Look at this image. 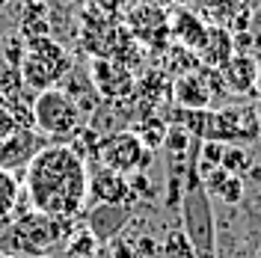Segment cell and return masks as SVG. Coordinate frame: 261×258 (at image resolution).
Returning a JSON list of instances; mask_svg holds the SVG:
<instances>
[{
	"label": "cell",
	"mask_w": 261,
	"mask_h": 258,
	"mask_svg": "<svg viewBox=\"0 0 261 258\" xmlns=\"http://www.w3.org/2000/svg\"><path fill=\"white\" fill-rule=\"evenodd\" d=\"M137 255L140 258H158L161 255V243L154 241V238H148V235H140V238H137Z\"/></svg>",
	"instance_id": "cell-21"
},
{
	"label": "cell",
	"mask_w": 261,
	"mask_h": 258,
	"mask_svg": "<svg viewBox=\"0 0 261 258\" xmlns=\"http://www.w3.org/2000/svg\"><path fill=\"white\" fill-rule=\"evenodd\" d=\"M45 143H48V137L39 134V131H33V128L12 131L9 137L0 140V169H6V172L27 169V163L36 158V151Z\"/></svg>",
	"instance_id": "cell-7"
},
{
	"label": "cell",
	"mask_w": 261,
	"mask_h": 258,
	"mask_svg": "<svg viewBox=\"0 0 261 258\" xmlns=\"http://www.w3.org/2000/svg\"><path fill=\"white\" fill-rule=\"evenodd\" d=\"M33 258H54V255H48V252H45V255H33Z\"/></svg>",
	"instance_id": "cell-27"
},
{
	"label": "cell",
	"mask_w": 261,
	"mask_h": 258,
	"mask_svg": "<svg viewBox=\"0 0 261 258\" xmlns=\"http://www.w3.org/2000/svg\"><path fill=\"white\" fill-rule=\"evenodd\" d=\"M199 122H202L199 131L205 140H217L226 145H249L261 137V116L249 104H234V107L202 113Z\"/></svg>",
	"instance_id": "cell-5"
},
{
	"label": "cell",
	"mask_w": 261,
	"mask_h": 258,
	"mask_svg": "<svg viewBox=\"0 0 261 258\" xmlns=\"http://www.w3.org/2000/svg\"><path fill=\"white\" fill-rule=\"evenodd\" d=\"M255 258H261V252H258V255H255Z\"/></svg>",
	"instance_id": "cell-30"
},
{
	"label": "cell",
	"mask_w": 261,
	"mask_h": 258,
	"mask_svg": "<svg viewBox=\"0 0 261 258\" xmlns=\"http://www.w3.org/2000/svg\"><path fill=\"white\" fill-rule=\"evenodd\" d=\"M95 3L104 9V12H116V9H122V0H95Z\"/></svg>",
	"instance_id": "cell-23"
},
{
	"label": "cell",
	"mask_w": 261,
	"mask_h": 258,
	"mask_svg": "<svg viewBox=\"0 0 261 258\" xmlns=\"http://www.w3.org/2000/svg\"><path fill=\"white\" fill-rule=\"evenodd\" d=\"M89 166L68 143H45L24 169L30 205L54 220H74L89 202Z\"/></svg>",
	"instance_id": "cell-1"
},
{
	"label": "cell",
	"mask_w": 261,
	"mask_h": 258,
	"mask_svg": "<svg viewBox=\"0 0 261 258\" xmlns=\"http://www.w3.org/2000/svg\"><path fill=\"white\" fill-rule=\"evenodd\" d=\"M128 226V205H95L86 217V228L101 243H110Z\"/></svg>",
	"instance_id": "cell-10"
},
{
	"label": "cell",
	"mask_w": 261,
	"mask_h": 258,
	"mask_svg": "<svg viewBox=\"0 0 261 258\" xmlns=\"http://www.w3.org/2000/svg\"><path fill=\"white\" fill-rule=\"evenodd\" d=\"M137 137L143 140L146 148L158 151V148L163 145V140H166V125H163L161 119H148V122H143V125L137 128Z\"/></svg>",
	"instance_id": "cell-18"
},
{
	"label": "cell",
	"mask_w": 261,
	"mask_h": 258,
	"mask_svg": "<svg viewBox=\"0 0 261 258\" xmlns=\"http://www.w3.org/2000/svg\"><path fill=\"white\" fill-rule=\"evenodd\" d=\"M196 54H199V60L208 65V68L220 71V68L234 57V39H231V33L223 30V27H208L202 45L196 48Z\"/></svg>",
	"instance_id": "cell-11"
},
{
	"label": "cell",
	"mask_w": 261,
	"mask_h": 258,
	"mask_svg": "<svg viewBox=\"0 0 261 258\" xmlns=\"http://www.w3.org/2000/svg\"><path fill=\"white\" fill-rule=\"evenodd\" d=\"M71 220H54L42 211H21L12 220L3 223V231H0V249L9 252V255H45L50 252L57 243H63L68 235H71Z\"/></svg>",
	"instance_id": "cell-2"
},
{
	"label": "cell",
	"mask_w": 261,
	"mask_h": 258,
	"mask_svg": "<svg viewBox=\"0 0 261 258\" xmlns=\"http://www.w3.org/2000/svg\"><path fill=\"white\" fill-rule=\"evenodd\" d=\"M98 166H107L122 175H134V172H146L151 163V148L143 145L137 137V131H113L107 137L98 140L95 148Z\"/></svg>",
	"instance_id": "cell-6"
},
{
	"label": "cell",
	"mask_w": 261,
	"mask_h": 258,
	"mask_svg": "<svg viewBox=\"0 0 261 258\" xmlns=\"http://www.w3.org/2000/svg\"><path fill=\"white\" fill-rule=\"evenodd\" d=\"M0 231H3V223H0Z\"/></svg>",
	"instance_id": "cell-29"
},
{
	"label": "cell",
	"mask_w": 261,
	"mask_h": 258,
	"mask_svg": "<svg viewBox=\"0 0 261 258\" xmlns=\"http://www.w3.org/2000/svg\"><path fill=\"white\" fill-rule=\"evenodd\" d=\"M175 101L187 110H205L211 104V83L205 74H187L175 83Z\"/></svg>",
	"instance_id": "cell-12"
},
{
	"label": "cell",
	"mask_w": 261,
	"mask_h": 258,
	"mask_svg": "<svg viewBox=\"0 0 261 258\" xmlns=\"http://www.w3.org/2000/svg\"><path fill=\"white\" fill-rule=\"evenodd\" d=\"M110 255L113 258H140L137 255V238H130L125 231H119L110 241Z\"/></svg>",
	"instance_id": "cell-20"
},
{
	"label": "cell",
	"mask_w": 261,
	"mask_h": 258,
	"mask_svg": "<svg viewBox=\"0 0 261 258\" xmlns=\"http://www.w3.org/2000/svg\"><path fill=\"white\" fill-rule=\"evenodd\" d=\"M134 3H143V6H163V9H172L175 0H134Z\"/></svg>",
	"instance_id": "cell-22"
},
{
	"label": "cell",
	"mask_w": 261,
	"mask_h": 258,
	"mask_svg": "<svg viewBox=\"0 0 261 258\" xmlns=\"http://www.w3.org/2000/svg\"><path fill=\"white\" fill-rule=\"evenodd\" d=\"M220 166L228 169L231 175L244 178L246 166H249V154H246V148H241V145H226V151H223V163H220Z\"/></svg>",
	"instance_id": "cell-19"
},
{
	"label": "cell",
	"mask_w": 261,
	"mask_h": 258,
	"mask_svg": "<svg viewBox=\"0 0 261 258\" xmlns=\"http://www.w3.org/2000/svg\"><path fill=\"white\" fill-rule=\"evenodd\" d=\"M161 258H199L187 228H169L161 241Z\"/></svg>",
	"instance_id": "cell-16"
},
{
	"label": "cell",
	"mask_w": 261,
	"mask_h": 258,
	"mask_svg": "<svg viewBox=\"0 0 261 258\" xmlns=\"http://www.w3.org/2000/svg\"><path fill=\"white\" fill-rule=\"evenodd\" d=\"M255 71H258V60L252 54H234L223 68V89L231 95H252L255 92Z\"/></svg>",
	"instance_id": "cell-9"
},
{
	"label": "cell",
	"mask_w": 261,
	"mask_h": 258,
	"mask_svg": "<svg viewBox=\"0 0 261 258\" xmlns=\"http://www.w3.org/2000/svg\"><path fill=\"white\" fill-rule=\"evenodd\" d=\"M65 258H95L101 252V241L89 228H71V235L65 238Z\"/></svg>",
	"instance_id": "cell-14"
},
{
	"label": "cell",
	"mask_w": 261,
	"mask_h": 258,
	"mask_svg": "<svg viewBox=\"0 0 261 258\" xmlns=\"http://www.w3.org/2000/svg\"><path fill=\"white\" fill-rule=\"evenodd\" d=\"M89 199L95 205H130V190H128V175L113 172L107 166H98L89 172Z\"/></svg>",
	"instance_id": "cell-8"
},
{
	"label": "cell",
	"mask_w": 261,
	"mask_h": 258,
	"mask_svg": "<svg viewBox=\"0 0 261 258\" xmlns=\"http://www.w3.org/2000/svg\"><path fill=\"white\" fill-rule=\"evenodd\" d=\"M223 151H226V143H217V140H205L202 151L196 154V166L202 169V175H208L211 169H217L223 163Z\"/></svg>",
	"instance_id": "cell-17"
},
{
	"label": "cell",
	"mask_w": 261,
	"mask_h": 258,
	"mask_svg": "<svg viewBox=\"0 0 261 258\" xmlns=\"http://www.w3.org/2000/svg\"><path fill=\"white\" fill-rule=\"evenodd\" d=\"M252 95L261 101V60H258V71H255V92H252Z\"/></svg>",
	"instance_id": "cell-24"
},
{
	"label": "cell",
	"mask_w": 261,
	"mask_h": 258,
	"mask_svg": "<svg viewBox=\"0 0 261 258\" xmlns=\"http://www.w3.org/2000/svg\"><path fill=\"white\" fill-rule=\"evenodd\" d=\"M63 3H77V0H63Z\"/></svg>",
	"instance_id": "cell-28"
},
{
	"label": "cell",
	"mask_w": 261,
	"mask_h": 258,
	"mask_svg": "<svg viewBox=\"0 0 261 258\" xmlns=\"http://www.w3.org/2000/svg\"><path fill=\"white\" fill-rule=\"evenodd\" d=\"M0 258H15V255H9V252H3V249H0Z\"/></svg>",
	"instance_id": "cell-26"
},
{
	"label": "cell",
	"mask_w": 261,
	"mask_h": 258,
	"mask_svg": "<svg viewBox=\"0 0 261 258\" xmlns=\"http://www.w3.org/2000/svg\"><path fill=\"white\" fill-rule=\"evenodd\" d=\"M18 202H21V184H18L15 172L0 169V223L12 220L18 214Z\"/></svg>",
	"instance_id": "cell-15"
},
{
	"label": "cell",
	"mask_w": 261,
	"mask_h": 258,
	"mask_svg": "<svg viewBox=\"0 0 261 258\" xmlns=\"http://www.w3.org/2000/svg\"><path fill=\"white\" fill-rule=\"evenodd\" d=\"M21 78L24 86L36 92L60 86L71 74V57L54 36H30L24 39V57H21Z\"/></svg>",
	"instance_id": "cell-3"
},
{
	"label": "cell",
	"mask_w": 261,
	"mask_h": 258,
	"mask_svg": "<svg viewBox=\"0 0 261 258\" xmlns=\"http://www.w3.org/2000/svg\"><path fill=\"white\" fill-rule=\"evenodd\" d=\"M6 6H9V0H0V15L6 12Z\"/></svg>",
	"instance_id": "cell-25"
},
{
	"label": "cell",
	"mask_w": 261,
	"mask_h": 258,
	"mask_svg": "<svg viewBox=\"0 0 261 258\" xmlns=\"http://www.w3.org/2000/svg\"><path fill=\"white\" fill-rule=\"evenodd\" d=\"M33 125L39 134H45L50 143H68L83 128V110L77 101L60 86L42 89L30 107Z\"/></svg>",
	"instance_id": "cell-4"
},
{
	"label": "cell",
	"mask_w": 261,
	"mask_h": 258,
	"mask_svg": "<svg viewBox=\"0 0 261 258\" xmlns=\"http://www.w3.org/2000/svg\"><path fill=\"white\" fill-rule=\"evenodd\" d=\"M205 30H208V27H205L193 12H187V9H181V6L169 15V33H175V39H178L187 50H196L202 45Z\"/></svg>",
	"instance_id": "cell-13"
}]
</instances>
